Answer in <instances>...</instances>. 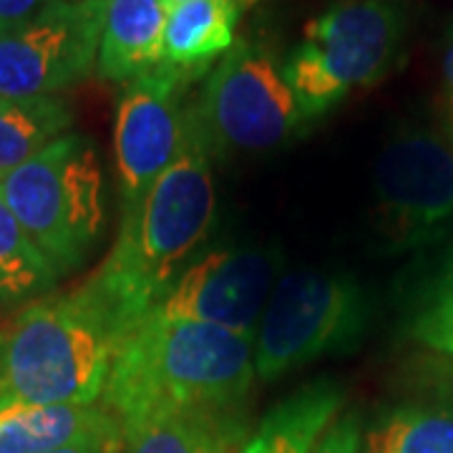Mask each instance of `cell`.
<instances>
[{
    "label": "cell",
    "instance_id": "6da1fadb",
    "mask_svg": "<svg viewBox=\"0 0 453 453\" xmlns=\"http://www.w3.org/2000/svg\"><path fill=\"white\" fill-rule=\"evenodd\" d=\"M211 151L187 104L184 144L146 196L124 211L119 237L88 282L131 335L210 237L217 210Z\"/></svg>",
    "mask_w": 453,
    "mask_h": 453
},
{
    "label": "cell",
    "instance_id": "7a4b0ae2",
    "mask_svg": "<svg viewBox=\"0 0 453 453\" xmlns=\"http://www.w3.org/2000/svg\"><path fill=\"white\" fill-rule=\"evenodd\" d=\"M255 378L252 335L144 318L113 357L101 405L129 443L164 416L242 408Z\"/></svg>",
    "mask_w": 453,
    "mask_h": 453
},
{
    "label": "cell",
    "instance_id": "3957f363",
    "mask_svg": "<svg viewBox=\"0 0 453 453\" xmlns=\"http://www.w3.org/2000/svg\"><path fill=\"white\" fill-rule=\"evenodd\" d=\"M129 338L98 290L31 303L0 330V405H96Z\"/></svg>",
    "mask_w": 453,
    "mask_h": 453
},
{
    "label": "cell",
    "instance_id": "277c9868",
    "mask_svg": "<svg viewBox=\"0 0 453 453\" xmlns=\"http://www.w3.org/2000/svg\"><path fill=\"white\" fill-rule=\"evenodd\" d=\"M0 195L56 275L81 267L106 225V184L94 142L68 131L0 179Z\"/></svg>",
    "mask_w": 453,
    "mask_h": 453
},
{
    "label": "cell",
    "instance_id": "5b68a950",
    "mask_svg": "<svg viewBox=\"0 0 453 453\" xmlns=\"http://www.w3.org/2000/svg\"><path fill=\"white\" fill-rule=\"evenodd\" d=\"M371 305L350 275L290 270L280 275L255 333V372L277 380L325 356L357 348Z\"/></svg>",
    "mask_w": 453,
    "mask_h": 453
},
{
    "label": "cell",
    "instance_id": "8992f818",
    "mask_svg": "<svg viewBox=\"0 0 453 453\" xmlns=\"http://www.w3.org/2000/svg\"><path fill=\"white\" fill-rule=\"evenodd\" d=\"M189 111L214 159L277 149L308 124L275 53L250 38L226 50Z\"/></svg>",
    "mask_w": 453,
    "mask_h": 453
},
{
    "label": "cell",
    "instance_id": "52a82bcc",
    "mask_svg": "<svg viewBox=\"0 0 453 453\" xmlns=\"http://www.w3.org/2000/svg\"><path fill=\"white\" fill-rule=\"evenodd\" d=\"M378 229L393 250L436 242L453 225V142L431 127H401L372 172Z\"/></svg>",
    "mask_w": 453,
    "mask_h": 453
},
{
    "label": "cell",
    "instance_id": "ba28073f",
    "mask_svg": "<svg viewBox=\"0 0 453 453\" xmlns=\"http://www.w3.org/2000/svg\"><path fill=\"white\" fill-rule=\"evenodd\" d=\"M109 0H58L0 33V98L58 96L98 65Z\"/></svg>",
    "mask_w": 453,
    "mask_h": 453
},
{
    "label": "cell",
    "instance_id": "9c48e42d",
    "mask_svg": "<svg viewBox=\"0 0 453 453\" xmlns=\"http://www.w3.org/2000/svg\"><path fill=\"white\" fill-rule=\"evenodd\" d=\"M204 71L154 65L124 83L113 119V162L121 210H134L184 144L187 91Z\"/></svg>",
    "mask_w": 453,
    "mask_h": 453
},
{
    "label": "cell",
    "instance_id": "30bf717a",
    "mask_svg": "<svg viewBox=\"0 0 453 453\" xmlns=\"http://www.w3.org/2000/svg\"><path fill=\"white\" fill-rule=\"evenodd\" d=\"M282 257L273 247H219L192 259L146 318L257 333Z\"/></svg>",
    "mask_w": 453,
    "mask_h": 453
},
{
    "label": "cell",
    "instance_id": "8fae6325",
    "mask_svg": "<svg viewBox=\"0 0 453 453\" xmlns=\"http://www.w3.org/2000/svg\"><path fill=\"white\" fill-rule=\"evenodd\" d=\"M408 28L403 0H338L305 26V41L350 94L380 83L401 64Z\"/></svg>",
    "mask_w": 453,
    "mask_h": 453
},
{
    "label": "cell",
    "instance_id": "7c38bea8",
    "mask_svg": "<svg viewBox=\"0 0 453 453\" xmlns=\"http://www.w3.org/2000/svg\"><path fill=\"white\" fill-rule=\"evenodd\" d=\"M98 436L124 438L121 426L101 403L0 405V453H50Z\"/></svg>",
    "mask_w": 453,
    "mask_h": 453
},
{
    "label": "cell",
    "instance_id": "4fadbf2b",
    "mask_svg": "<svg viewBox=\"0 0 453 453\" xmlns=\"http://www.w3.org/2000/svg\"><path fill=\"white\" fill-rule=\"evenodd\" d=\"M166 13L164 0H109L98 49V76L129 83L162 64Z\"/></svg>",
    "mask_w": 453,
    "mask_h": 453
},
{
    "label": "cell",
    "instance_id": "5bb4252c",
    "mask_svg": "<svg viewBox=\"0 0 453 453\" xmlns=\"http://www.w3.org/2000/svg\"><path fill=\"white\" fill-rule=\"evenodd\" d=\"M345 393L335 380L320 378L288 395L259 421L242 453H312L340 418Z\"/></svg>",
    "mask_w": 453,
    "mask_h": 453
},
{
    "label": "cell",
    "instance_id": "9a60e30c",
    "mask_svg": "<svg viewBox=\"0 0 453 453\" xmlns=\"http://www.w3.org/2000/svg\"><path fill=\"white\" fill-rule=\"evenodd\" d=\"M242 11L237 0H187L174 5L166 13L162 61L207 73L237 43L234 31Z\"/></svg>",
    "mask_w": 453,
    "mask_h": 453
},
{
    "label": "cell",
    "instance_id": "2e32d148",
    "mask_svg": "<svg viewBox=\"0 0 453 453\" xmlns=\"http://www.w3.org/2000/svg\"><path fill=\"white\" fill-rule=\"evenodd\" d=\"M360 453H453V388L390 405L363 434Z\"/></svg>",
    "mask_w": 453,
    "mask_h": 453
},
{
    "label": "cell",
    "instance_id": "e0dca14e",
    "mask_svg": "<svg viewBox=\"0 0 453 453\" xmlns=\"http://www.w3.org/2000/svg\"><path fill=\"white\" fill-rule=\"evenodd\" d=\"M247 438L242 408L184 411L149 423L124 453H240Z\"/></svg>",
    "mask_w": 453,
    "mask_h": 453
},
{
    "label": "cell",
    "instance_id": "ac0fdd59",
    "mask_svg": "<svg viewBox=\"0 0 453 453\" xmlns=\"http://www.w3.org/2000/svg\"><path fill=\"white\" fill-rule=\"evenodd\" d=\"M71 127L73 109L65 98H0V179L31 162Z\"/></svg>",
    "mask_w": 453,
    "mask_h": 453
},
{
    "label": "cell",
    "instance_id": "d6986e66",
    "mask_svg": "<svg viewBox=\"0 0 453 453\" xmlns=\"http://www.w3.org/2000/svg\"><path fill=\"white\" fill-rule=\"evenodd\" d=\"M56 282V270L0 195V300H26L50 290Z\"/></svg>",
    "mask_w": 453,
    "mask_h": 453
},
{
    "label": "cell",
    "instance_id": "ffe728a7",
    "mask_svg": "<svg viewBox=\"0 0 453 453\" xmlns=\"http://www.w3.org/2000/svg\"><path fill=\"white\" fill-rule=\"evenodd\" d=\"M282 73L308 124L335 109L348 96L342 83L325 65L323 56L308 41L290 50L288 61L282 64Z\"/></svg>",
    "mask_w": 453,
    "mask_h": 453
},
{
    "label": "cell",
    "instance_id": "44dd1931",
    "mask_svg": "<svg viewBox=\"0 0 453 453\" xmlns=\"http://www.w3.org/2000/svg\"><path fill=\"white\" fill-rule=\"evenodd\" d=\"M411 338L453 360V250L423 288L408 320Z\"/></svg>",
    "mask_w": 453,
    "mask_h": 453
},
{
    "label": "cell",
    "instance_id": "7402d4cb",
    "mask_svg": "<svg viewBox=\"0 0 453 453\" xmlns=\"http://www.w3.org/2000/svg\"><path fill=\"white\" fill-rule=\"evenodd\" d=\"M363 449V428L357 421V413H345L333 423V428L325 434L320 446L312 453H360Z\"/></svg>",
    "mask_w": 453,
    "mask_h": 453
},
{
    "label": "cell",
    "instance_id": "603a6c76",
    "mask_svg": "<svg viewBox=\"0 0 453 453\" xmlns=\"http://www.w3.org/2000/svg\"><path fill=\"white\" fill-rule=\"evenodd\" d=\"M58 0H0V26L13 28L35 18Z\"/></svg>",
    "mask_w": 453,
    "mask_h": 453
},
{
    "label": "cell",
    "instance_id": "cb8c5ba5",
    "mask_svg": "<svg viewBox=\"0 0 453 453\" xmlns=\"http://www.w3.org/2000/svg\"><path fill=\"white\" fill-rule=\"evenodd\" d=\"M127 451V441L121 436H98L88 438V441H79V443H71L64 446L58 451L50 453H124Z\"/></svg>",
    "mask_w": 453,
    "mask_h": 453
},
{
    "label": "cell",
    "instance_id": "d4e9b609",
    "mask_svg": "<svg viewBox=\"0 0 453 453\" xmlns=\"http://www.w3.org/2000/svg\"><path fill=\"white\" fill-rule=\"evenodd\" d=\"M443 88H446V134L453 142V26L443 53Z\"/></svg>",
    "mask_w": 453,
    "mask_h": 453
},
{
    "label": "cell",
    "instance_id": "484cf974",
    "mask_svg": "<svg viewBox=\"0 0 453 453\" xmlns=\"http://www.w3.org/2000/svg\"><path fill=\"white\" fill-rule=\"evenodd\" d=\"M179 3H187V0H164V5H166V11H172L174 5H179ZM237 3H240V5H242L244 11H247V8H252V5H255L257 0H237Z\"/></svg>",
    "mask_w": 453,
    "mask_h": 453
},
{
    "label": "cell",
    "instance_id": "4316f807",
    "mask_svg": "<svg viewBox=\"0 0 453 453\" xmlns=\"http://www.w3.org/2000/svg\"><path fill=\"white\" fill-rule=\"evenodd\" d=\"M8 31V28H5V26H0V33H5Z\"/></svg>",
    "mask_w": 453,
    "mask_h": 453
},
{
    "label": "cell",
    "instance_id": "83f0119b",
    "mask_svg": "<svg viewBox=\"0 0 453 453\" xmlns=\"http://www.w3.org/2000/svg\"><path fill=\"white\" fill-rule=\"evenodd\" d=\"M240 453H242V451H240Z\"/></svg>",
    "mask_w": 453,
    "mask_h": 453
}]
</instances>
